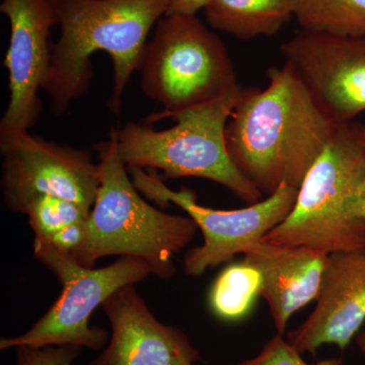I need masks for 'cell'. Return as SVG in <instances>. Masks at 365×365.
<instances>
[{
  "mask_svg": "<svg viewBox=\"0 0 365 365\" xmlns=\"http://www.w3.org/2000/svg\"><path fill=\"white\" fill-rule=\"evenodd\" d=\"M203 11L211 28L240 41L272 37L294 19L288 0H211Z\"/></svg>",
  "mask_w": 365,
  "mask_h": 365,
  "instance_id": "9a60e30c",
  "label": "cell"
},
{
  "mask_svg": "<svg viewBox=\"0 0 365 365\" xmlns=\"http://www.w3.org/2000/svg\"><path fill=\"white\" fill-rule=\"evenodd\" d=\"M138 71L144 95L163 105L165 114L225 97L241 86L222 39L187 14L158 21Z\"/></svg>",
  "mask_w": 365,
  "mask_h": 365,
  "instance_id": "8992f818",
  "label": "cell"
},
{
  "mask_svg": "<svg viewBox=\"0 0 365 365\" xmlns=\"http://www.w3.org/2000/svg\"><path fill=\"white\" fill-rule=\"evenodd\" d=\"M244 256L260 270L261 297L267 302L276 331L284 335L292 314L318 299L330 255L261 241Z\"/></svg>",
  "mask_w": 365,
  "mask_h": 365,
  "instance_id": "5bb4252c",
  "label": "cell"
},
{
  "mask_svg": "<svg viewBox=\"0 0 365 365\" xmlns=\"http://www.w3.org/2000/svg\"><path fill=\"white\" fill-rule=\"evenodd\" d=\"M0 11L11 25L4 59L11 98L0 121V143H4L29 132L39 119L38 93L51 60L49 36L59 19L53 0H2Z\"/></svg>",
  "mask_w": 365,
  "mask_h": 365,
  "instance_id": "30bf717a",
  "label": "cell"
},
{
  "mask_svg": "<svg viewBox=\"0 0 365 365\" xmlns=\"http://www.w3.org/2000/svg\"><path fill=\"white\" fill-rule=\"evenodd\" d=\"M34 254L58 278L62 292L30 330L1 338L0 350L20 346L76 345L98 351L107 344V331L91 327V314L120 288L135 285L151 273L150 265L135 257H120L106 267L86 268L71 255L43 240H34Z\"/></svg>",
  "mask_w": 365,
  "mask_h": 365,
  "instance_id": "52a82bcc",
  "label": "cell"
},
{
  "mask_svg": "<svg viewBox=\"0 0 365 365\" xmlns=\"http://www.w3.org/2000/svg\"><path fill=\"white\" fill-rule=\"evenodd\" d=\"M263 278L248 262L232 264L216 278L208 302L211 311L223 321H240L248 316L261 297Z\"/></svg>",
  "mask_w": 365,
  "mask_h": 365,
  "instance_id": "e0dca14e",
  "label": "cell"
},
{
  "mask_svg": "<svg viewBox=\"0 0 365 365\" xmlns=\"http://www.w3.org/2000/svg\"><path fill=\"white\" fill-rule=\"evenodd\" d=\"M267 72V88H244L225 127L232 163L265 197L299 188L337 124L287 63Z\"/></svg>",
  "mask_w": 365,
  "mask_h": 365,
  "instance_id": "6da1fadb",
  "label": "cell"
},
{
  "mask_svg": "<svg viewBox=\"0 0 365 365\" xmlns=\"http://www.w3.org/2000/svg\"><path fill=\"white\" fill-rule=\"evenodd\" d=\"M316 302L288 342L300 354L326 344L344 350L365 323V250L330 255Z\"/></svg>",
  "mask_w": 365,
  "mask_h": 365,
  "instance_id": "4fadbf2b",
  "label": "cell"
},
{
  "mask_svg": "<svg viewBox=\"0 0 365 365\" xmlns=\"http://www.w3.org/2000/svg\"><path fill=\"white\" fill-rule=\"evenodd\" d=\"M102 309L111 339L88 365H194L201 359L184 331L153 316L135 285L120 288Z\"/></svg>",
  "mask_w": 365,
  "mask_h": 365,
  "instance_id": "7c38bea8",
  "label": "cell"
},
{
  "mask_svg": "<svg viewBox=\"0 0 365 365\" xmlns=\"http://www.w3.org/2000/svg\"><path fill=\"white\" fill-rule=\"evenodd\" d=\"M240 365H344V362L341 357H330L319 360L316 364H309L294 346L277 333L256 356L245 360Z\"/></svg>",
  "mask_w": 365,
  "mask_h": 365,
  "instance_id": "d6986e66",
  "label": "cell"
},
{
  "mask_svg": "<svg viewBox=\"0 0 365 365\" xmlns=\"http://www.w3.org/2000/svg\"><path fill=\"white\" fill-rule=\"evenodd\" d=\"M170 0H53L60 37L51 45V60L42 88L51 111L66 114L85 95L93 76L91 56L104 51L114 66V88L108 106L114 114L132 73L138 71L148 34L165 16Z\"/></svg>",
  "mask_w": 365,
  "mask_h": 365,
  "instance_id": "7a4b0ae2",
  "label": "cell"
},
{
  "mask_svg": "<svg viewBox=\"0 0 365 365\" xmlns=\"http://www.w3.org/2000/svg\"><path fill=\"white\" fill-rule=\"evenodd\" d=\"M359 213L362 217L365 218V182L361 190V195H360Z\"/></svg>",
  "mask_w": 365,
  "mask_h": 365,
  "instance_id": "603a6c76",
  "label": "cell"
},
{
  "mask_svg": "<svg viewBox=\"0 0 365 365\" xmlns=\"http://www.w3.org/2000/svg\"><path fill=\"white\" fill-rule=\"evenodd\" d=\"M90 213L66 199L41 194L31 200L26 215L29 216L35 239L47 241L73 223L86 222Z\"/></svg>",
  "mask_w": 365,
  "mask_h": 365,
  "instance_id": "ac0fdd59",
  "label": "cell"
},
{
  "mask_svg": "<svg viewBox=\"0 0 365 365\" xmlns=\"http://www.w3.org/2000/svg\"><path fill=\"white\" fill-rule=\"evenodd\" d=\"M100 187L86 222V239L73 258L93 268L103 257H135L162 279L175 275V255L193 241L197 225L190 216L168 215L146 202L119 157L112 134L96 144Z\"/></svg>",
  "mask_w": 365,
  "mask_h": 365,
  "instance_id": "3957f363",
  "label": "cell"
},
{
  "mask_svg": "<svg viewBox=\"0 0 365 365\" xmlns=\"http://www.w3.org/2000/svg\"><path fill=\"white\" fill-rule=\"evenodd\" d=\"M244 88L182 111L150 117L151 122L174 119L175 126L165 130L136 122L112 129L119 157L126 167L160 170L165 179L210 180L245 202H258L263 195L235 167L225 143V127Z\"/></svg>",
  "mask_w": 365,
  "mask_h": 365,
  "instance_id": "5b68a950",
  "label": "cell"
},
{
  "mask_svg": "<svg viewBox=\"0 0 365 365\" xmlns=\"http://www.w3.org/2000/svg\"><path fill=\"white\" fill-rule=\"evenodd\" d=\"M211 0H170L169 9L165 16L170 14H187L196 16L200 9L207 6Z\"/></svg>",
  "mask_w": 365,
  "mask_h": 365,
  "instance_id": "44dd1931",
  "label": "cell"
},
{
  "mask_svg": "<svg viewBox=\"0 0 365 365\" xmlns=\"http://www.w3.org/2000/svg\"><path fill=\"white\" fill-rule=\"evenodd\" d=\"M83 350L76 345L20 346L16 348V365H72Z\"/></svg>",
  "mask_w": 365,
  "mask_h": 365,
  "instance_id": "ffe728a7",
  "label": "cell"
},
{
  "mask_svg": "<svg viewBox=\"0 0 365 365\" xmlns=\"http://www.w3.org/2000/svg\"><path fill=\"white\" fill-rule=\"evenodd\" d=\"M364 182L365 126L354 120L337 123L300 185L292 212L263 241L328 255L365 250L359 213Z\"/></svg>",
  "mask_w": 365,
  "mask_h": 365,
  "instance_id": "277c9868",
  "label": "cell"
},
{
  "mask_svg": "<svg viewBox=\"0 0 365 365\" xmlns=\"http://www.w3.org/2000/svg\"><path fill=\"white\" fill-rule=\"evenodd\" d=\"M1 188L6 207L26 215L34 197L45 194L78 204L91 212L98 187V165L88 151L48 143L29 132L0 143Z\"/></svg>",
  "mask_w": 365,
  "mask_h": 365,
  "instance_id": "9c48e42d",
  "label": "cell"
},
{
  "mask_svg": "<svg viewBox=\"0 0 365 365\" xmlns=\"http://www.w3.org/2000/svg\"><path fill=\"white\" fill-rule=\"evenodd\" d=\"M127 170L134 186L146 198L163 208L176 204L202 232L203 244L190 250L182 262V270L190 277L202 276L209 269L227 263L263 241L290 215L299 194V188L283 182L264 200L245 208L217 210L198 204L192 190L169 188L153 170L146 173L138 167H127Z\"/></svg>",
  "mask_w": 365,
  "mask_h": 365,
  "instance_id": "ba28073f",
  "label": "cell"
},
{
  "mask_svg": "<svg viewBox=\"0 0 365 365\" xmlns=\"http://www.w3.org/2000/svg\"><path fill=\"white\" fill-rule=\"evenodd\" d=\"M354 341L360 352H361L365 357V326L362 327L361 330L355 336Z\"/></svg>",
  "mask_w": 365,
  "mask_h": 365,
  "instance_id": "7402d4cb",
  "label": "cell"
},
{
  "mask_svg": "<svg viewBox=\"0 0 365 365\" xmlns=\"http://www.w3.org/2000/svg\"><path fill=\"white\" fill-rule=\"evenodd\" d=\"M280 50L333 122L352 121L365 111V38L300 31Z\"/></svg>",
  "mask_w": 365,
  "mask_h": 365,
  "instance_id": "8fae6325",
  "label": "cell"
},
{
  "mask_svg": "<svg viewBox=\"0 0 365 365\" xmlns=\"http://www.w3.org/2000/svg\"><path fill=\"white\" fill-rule=\"evenodd\" d=\"M302 31L365 38V0H288Z\"/></svg>",
  "mask_w": 365,
  "mask_h": 365,
  "instance_id": "2e32d148",
  "label": "cell"
}]
</instances>
